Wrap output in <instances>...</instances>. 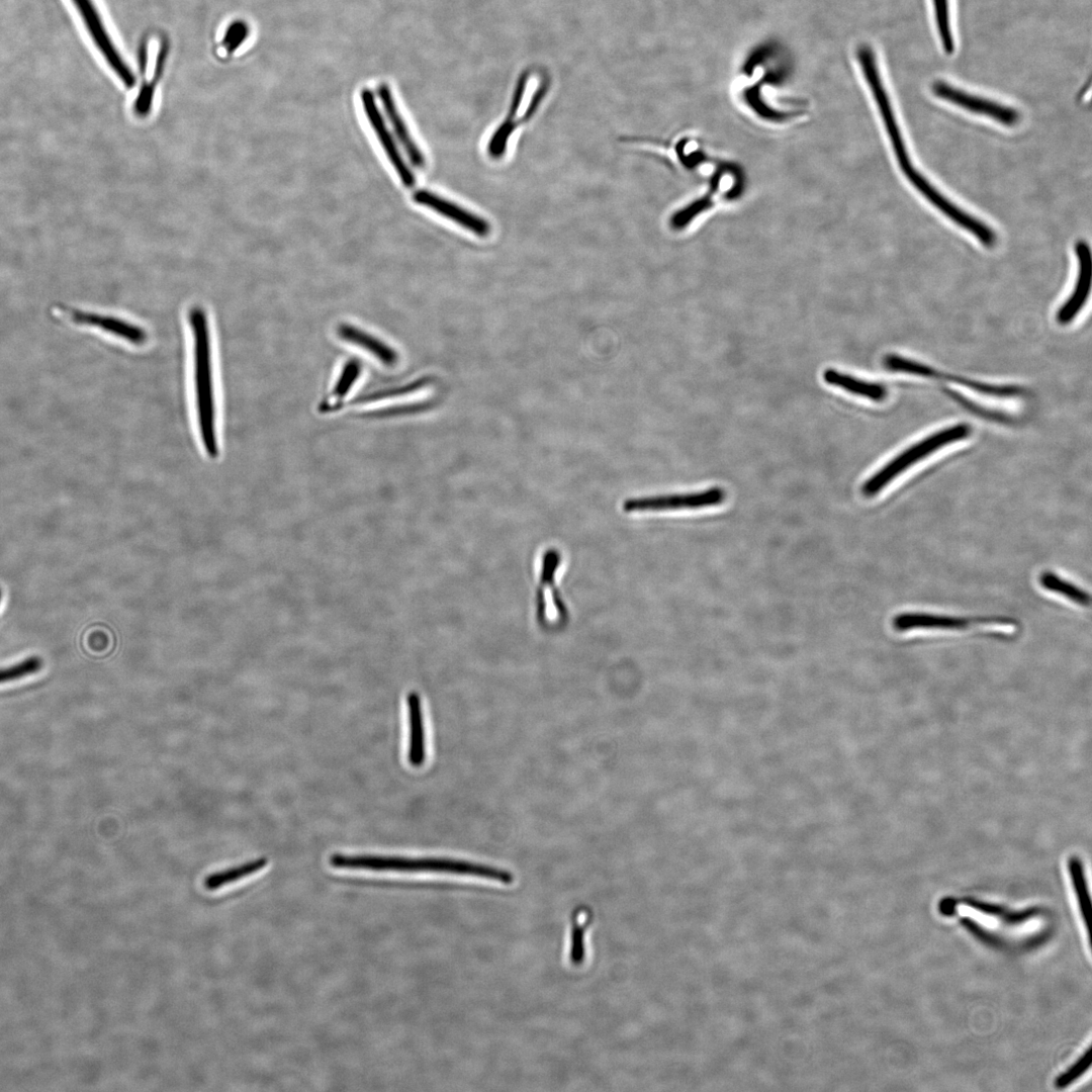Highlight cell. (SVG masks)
Masks as SVG:
<instances>
[{
	"label": "cell",
	"instance_id": "obj_1",
	"mask_svg": "<svg viewBox=\"0 0 1092 1092\" xmlns=\"http://www.w3.org/2000/svg\"><path fill=\"white\" fill-rule=\"evenodd\" d=\"M192 341L193 389L200 440L210 458L219 455L216 433V405L209 324L204 308L193 305L188 312Z\"/></svg>",
	"mask_w": 1092,
	"mask_h": 1092
},
{
	"label": "cell",
	"instance_id": "obj_2",
	"mask_svg": "<svg viewBox=\"0 0 1092 1092\" xmlns=\"http://www.w3.org/2000/svg\"><path fill=\"white\" fill-rule=\"evenodd\" d=\"M329 862L336 869L367 870L374 872L446 873L487 879L505 885H510L515 880L514 875L505 869L450 858H410L402 856L334 853L330 856Z\"/></svg>",
	"mask_w": 1092,
	"mask_h": 1092
},
{
	"label": "cell",
	"instance_id": "obj_3",
	"mask_svg": "<svg viewBox=\"0 0 1092 1092\" xmlns=\"http://www.w3.org/2000/svg\"><path fill=\"white\" fill-rule=\"evenodd\" d=\"M548 88V77L541 70L528 69L522 72L517 80L507 115L487 144V153L491 158L498 159L505 155L511 136L517 128L534 116Z\"/></svg>",
	"mask_w": 1092,
	"mask_h": 1092
},
{
	"label": "cell",
	"instance_id": "obj_4",
	"mask_svg": "<svg viewBox=\"0 0 1092 1092\" xmlns=\"http://www.w3.org/2000/svg\"><path fill=\"white\" fill-rule=\"evenodd\" d=\"M970 433L971 427L968 424L960 423L927 436L923 440L918 441L902 451L874 473L862 484L861 492L869 497L876 495L897 476L913 464L917 463L920 459L927 457L934 451L941 449L948 444L968 438Z\"/></svg>",
	"mask_w": 1092,
	"mask_h": 1092
},
{
	"label": "cell",
	"instance_id": "obj_5",
	"mask_svg": "<svg viewBox=\"0 0 1092 1092\" xmlns=\"http://www.w3.org/2000/svg\"><path fill=\"white\" fill-rule=\"evenodd\" d=\"M51 315L71 328L98 333L135 346L145 345L149 339L148 333L132 323L84 306L58 302L51 307Z\"/></svg>",
	"mask_w": 1092,
	"mask_h": 1092
},
{
	"label": "cell",
	"instance_id": "obj_6",
	"mask_svg": "<svg viewBox=\"0 0 1092 1092\" xmlns=\"http://www.w3.org/2000/svg\"><path fill=\"white\" fill-rule=\"evenodd\" d=\"M855 57L884 120L889 139L903 173L913 169L886 88L881 79L876 54L869 44H860Z\"/></svg>",
	"mask_w": 1092,
	"mask_h": 1092
},
{
	"label": "cell",
	"instance_id": "obj_7",
	"mask_svg": "<svg viewBox=\"0 0 1092 1092\" xmlns=\"http://www.w3.org/2000/svg\"><path fill=\"white\" fill-rule=\"evenodd\" d=\"M561 562L560 552L555 548L547 549L540 560L536 618L545 629H559L565 625L568 618L567 607L556 582Z\"/></svg>",
	"mask_w": 1092,
	"mask_h": 1092
},
{
	"label": "cell",
	"instance_id": "obj_8",
	"mask_svg": "<svg viewBox=\"0 0 1092 1092\" xmlns=\"http://www.w3.org/2000/svg\"><path fill=\"white\" fill-rule=\"evenodd\" d=\"M725 498V490L715 486L696 492L630 497L622 508L629 514L694 510L721 505Z\"/></svg>",
	"mask_w": 1092,
	"mask_h": 1092
},
{
	"label": "cell",
	"instance_id": "obj_9",
	"mask_svg": "<svg viewBox=\"0 0 1092 1092\" xmlns=\"http://www.w3.org/2000/svg\"><path fill=\"white\" fill-rule=\"evenodd\" d=\"M96 48L123 85L131 88L135 77L113 43L93 0H72Z\"/></svg>",
	"mask_w": 1092,
	"mask_h": 1092
},
{
	"label": "cell",
	"instance_id": "obj_10",
	"mask_svg": "<svg viewBox=\"0 0 1092 1092\" xmlns=\"http://www.w3.org/2000/svg\"><path fill=\"white\" fill-rule=\"evenodd\" d=\"M933 94L949 103L976 114L990 117L1005 126H1014L1020 115L1012 107L960 90L943 81L932 84Z\"/></svg>",
	"mask_w": 1092,
	"mask_h": 1092
},
{
	"label": "cell",
	"instance_id": "obj_11",
	"mask_svg": "<svg viewBox=\"0 0 1092 1092\" xmlns=\"http://www.w3.org/2000/svg\"><path fill=\"white\" fill-rule=\"evenodd\" d=\"M360 98L365 115L402 184L405 187H413L416 183L415 175L401 157L377 107L373 92L368 88H363Z\"/></svg>",
	"mask_w": 1092,
	"mask_h": 1092
},
{
	"label": "cell",
	"instance_id": "obj_12",
	"mask_svg": "<svg viewBox=\"0 0 1092 1092\" xmlns=\"http://www.w3.org/2000/svg\"><path fill=\"white\" fill-rule=\"evenodd\" d=\"M1000 624L1014 625L1013 621L1005 618H982L970 619L951 616L934 615L927 613L907 612L894 617L893 627L903 632L913 629H941L957 630L966 629L974 624Z\"/></svg>",
	"mask_w": 1092,
	"mask_h": 1092
},
{
	"label": "cell",
	"instance_id": "obj_13",
	"mask_svg": "<svg viewBox=\"0 0 1092 1092\" xmlns=\"http://www.w3.org/2000/svg\"><path fill=\"white\" fill-rule=\"evenodd\" d=\"M413 199L416 203L433 209L478 237H486L490 233V224L486 219L431 191L417 190L413 194Z\"/></svg>",
	"mask_w": 1092,
	"mask_h": 1092
},
{
	"label": "cell",
	"instance_id": "obj_14",
	"mask_svg": "<svg viewBox=\"0 0 1092 1092\" xmlns=\"http://www.w3.org/2000/svg\"><path fill=\"white\" fill-rule=\"evenodd\" d=\"M1078 257V277L1069 298L1062 304L1057 312V321L1061 325L1070 324L1081 311L1090 293L1092 259L1089 246L1080 241L1075 246Z\"/></svg>",
	"mask_w": 1092,
	"mask_h": 1092
},
{
	"label": "cell",
	"instance_id": "obj_15",
	"mask_svg": "<svg viewBox=\"0 0 1092 1092\" xmlns=\"http://www.w3.org/2000/svg\"><path fill=\"white\" fill-rule=\"evenodd\" d=\"M377 93L396 138L404 149L411 163L419 169L424 168L426 164L425 157L410 133L408 127L395 105L390 88L384 83L380 84Z\"/></svg>",
	"mask_w": 1092,
	"mask_h": 1092
},
{
	"label": "cell",
	"instance_id": "obj_16",
	"mask_svg": "<svg viewBox=\"0 0 1092 1092\" xmlns=\"http://www.w3.org/2000/svg\"><path fill=\"white\" fill-rule=\"evenodd\" d=\"M408 715L407 760L414 767H420L426 759V737L422 701L417 692H410L406 697Z\"/></svg>",
	"mask_w": 1092,
	"mask_h": 1092
},
{
	"label": "cell",
	"instance_id": "obj_17",
	"mask_svg": "<svg viewBox=\"0 0 1092 1092\" xmlns=\"http://www.w3.org/2000/svg\"><path fill=\"white\" fill-rule=\"evenodd\" d=\"M338 334L344 341L362 348L386 366L397 363L398 356L393 349L354 326L342 324L338 327Z\"/></svg>",
	"mask_w": 1092,
	"mask_h": 1092
},
{
	"label": "cell",
	"instance_id": "obj_18",
	"mask_svg": "<svg viewBox=\"0 0 1092 1092\" xmlns=\"http://www.w3.org/2000/svg\"><path fill=\"white\" fill-rule=\"evenodd\" d=\"M823 379L830 385L873 401H882L887 396V389L883 384L866 381L832 368L824 370Z\"/></svg>",
	"mask_w": 1092,
	"mask_h": 1092
},
{
	"label": "cell",
	"instance_id": "obj_19",
	"mask_svg": "<svg viewBox=\"0 0 1092 1092\" xmlns=\"http://www.w3.org/2000/svg\"><path fill=\"white\" fill-rule=\"evenodd\" d=\"M267 863L268 858L266 856H260L258 858L248 860L244 863H240L236 867L213 872L204 878V888L208 891L218 890L224 886L236 883L239 880L254 875L255 873L263 870L267 866Z\"/></svg>",
	"mask_w": 1092,
	"mask_h": 1092
},
{
	"label": "cell",
	"instance_id": "obj_20",
	"mask_svg": "<svg viewBox=\"0 0 1092 1092\" xmlns=\"http://www.w3.org/2000/svg\"><path fill=\"white\" fill-rule=\"evenodd\" d=\"M1039 583L1046 590L1059 594L1080 606L1085 607L1090 604L1088 593L1053 571L1041 572Z\"/></svg>",
	"mask_w": 1092,
	"mask_h": 1092
},
{
	"label": "cell",
	"instance_id": "obj_21",
	"mask_svg": "<svg viewBox=\"0 0 1092 1092\" xmlns=\"http://www.w3.org/2000/svg\"><path fill=\"white\" fill-rule=\"evenodd\" d=\"M1068 869L1070 872L1072 885L1077 896L1082 919L1086 925L1087 930L1090 931L1089 922L1091 914V901L1082 861L1078 856H1072L1069 859Z\"/></svg>",
	"mask_w": 1092,
	"mask_h": 1092
},
{
	"label": "cell",
	"instance_id": "obj_22",
	"mask_svg": "<svg viewBox=\"0 0 1092 1092\" xmlns=\"http://www.w3.org/2000/svg\"><path fill=\"white\" fill-rule=\"evenodd\" d=\"M936 27L945 54L950 55L954 51V42L950 28L948 0H932Z\"/></svg>",
	"mask_w": 1092,
	"mask_h": 1092
},
{
	"label": "cell",
	"instance_id": "obj_23",
	"mask_svg": "<svg viewBox=\"0 0 1092 1092\" xmlns=\"http://www.w3.org/2000/svg\"><path fill=\"white\" fill-rule=\"evenodd\" d=\"M360 373H361V364H360V362L357 361V360L348 361L345 364V366H344V368H343V370L341 372V375H340V377H339V379H338V381H337V383L335 385V388H334V390L332 392L331 397H333L334 399H336L338 401L340 399H342L350 391L351 387L357 381Z\"/></svg>",
	"mask_w": 1092,
	"mask_h": 1092
},
{
	"label": "cell",
	"instance_id": "obj_24",
	"mask_svg": "<svg viewBox=\"0 0 1092 1092\" xmlns=\"http://www.w3.org/2000/svg\"><path fill=\"white\" fill-rule=\"evenodd\" d=\"M41 665L37 657H30L17 665L0 670V686L16 681L36 672Z\"/></svg>",
	"mask_w": 1092,
	"mask_h": 1092
},
{
	"label": "cell",
	"instance_id": "obj_25",
	"mask_svg": "<svg viewBox=\"0 0 1092 1092\" xmlns=\"http://www.w3.org/2000/svg\"><path fill=\"white\" fill-rule=\"evenodd\" d=\"M1091 1049L1080 1056V1058L1063 1074H1061L1055 1082V1085L1059 1089H1063L1071 1085L1075 1080L1080 1078L1091 1065Z\"/></svg>",
	"mask_w": 1092,
	"mask_h": 1092
},
{
	"label": "cell",
	"instance_id": "obj_26",
	"mask_svg": "<svg viewBox=\"0 0 1092 1092\" xmlns=\"http://www.w3.org/2000/svg\"><path fill=\"white\" fill-rule=\"evenodd\" d=\"M569 959L572 965L580 966L584 961V926L572 921Z\"/></svg>",
	"mask_w": 1092,
	"mask_h": 1092
},
{
	"label": "cell",
	"instance_id": "obj_27",
	"mask_svg": "<svg viewBox=\"0 0 1092 1092\" xmlns=\"http://www.w3.org/2000/svg\"><path fill=\"white\" fill-rule=\"evenodd\" d=\"M0 602H1V592H0Z\"/></svg>",
	"mask_w": 1092,
	"mask_h": 1092
}]
</instances>
